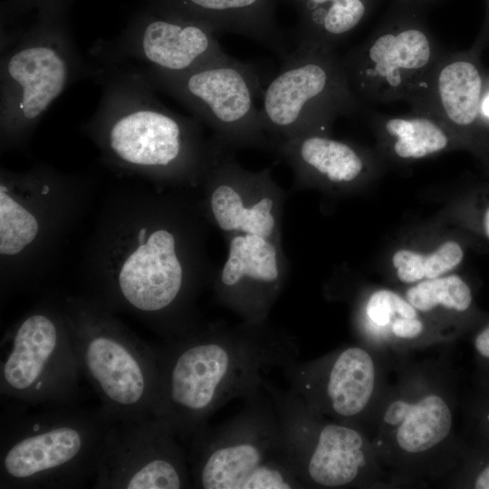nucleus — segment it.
<instances>
[{
    "label": "nucleus",
    "instance_id": "6",
    "mask_svg": "<svg viewBox=\"0 0 489 489\" xmlns=\"http://www.w3.org/2000/svg\"><path fill=\"white\" fill-rule=\"evenodd\" d=\"M81 373L116 421L153 417L158 385L154 346L88 297L61 302Z\"/></svg>",
    "mask_w": 489,
    "mask_h": 489
},
{
    "label": "nucleus",
    "instance_id": "18",
    "mask_svg": "<svg viewBox=\"0 0 489 489\" xmlns=\"http://www.w3.org/2000/svg\"><path fill=\"white\" fill-rule=\"evenodd\" d=\"M271 151L294 175L293 188H344L360 180L369 168L363 150L329 133H309L272 142Z\"/></svg>",
    "mask_w": 489,
    "mask_h": 489
},
{
    "label": "nucleus",
    "instance_id": "10",
    "mask_svg": "<svg viewBox=\"0 0 489 489\" xmlns=\"http://www.w3.org/2000/svg\"><path fill=\"white\" fill-rule=\"evenodd\" d=\"M263 92L260 110L272 142L309 133H329L333 120L357 111L342 57L334 51L299 50L285 56Z\"/></svg>",
    "mask_w": 489,
    "mask_h": 489
},
{
    "label": "nucleus",
    "instance_id": "13",
    "mask_svg": "<svg viewBox=\"0 0 489 489\" xmlns=\"http://www.w3.org/2000/svg\"><path fill=\"white\" fill-rule=\"evenodd\" d=\"M93 481L98 489L193 488L187 455L169 426L155 417L110 427Z\"/></svg>",
    "mask_w": 489,
    "mask_h": 489
},
{
    "label": "nucleus",
    "instance_id": "5",
    "mask_svg": "<svg viewBox=\"0 0 489 489\" xmlns=\"http://www.w3.org/2000/svg\"><path fill=\"white\" fill-rule=\"evenodd\" d=\"M230 419L189 439L193 488H303L270 396L263 388Z\"/></svg>",
    "mask_w": 489,
    "mask_h": 489
},
{
    "label": "nucleus",
    "instance_id": "28",
    "mask_svg": "<svg viewBox=\"0 0 489 489\" xmlns=\"http://www.w3.org/2000/svg\"><path fill=\"white\" fill-rule=\"evenodd\" d=\"M423 322L419 317H398L391 324V332L400 339H414L423 331Z\"/></svg>",
    "mask_w": 489,
    "mask_h": 489
},
{
    "label": "nucleus",
    "instance_id": "31",
    "mask_svg": "<svg viewBox=\"0 0 489 489\" xmlns=\"http://www.w3.org/2000/svg\"><path fill=\"white\" fill-rule=\"evenodd\" d=\"M438 0H398V2H401L409 5L416 6L417 8H421L423 6H426L427 5L433 4Z\"/></svg>",
    "mask_w": 489,
    "mask_h": 489
},
{
    "label": "nucleus",
    "instance_id": "25",
    "mask_svg": "<svg viewBox=\"0 0 489 489\" xmlns=\"http://www.w3.org/2000/svg\"><path fill=\"white\" fill-rule=\"evenodd\" d=\"M406 299L419 312L444 307L465 312L472 306L473 293L463 278L456 274H445L414 283L407 291Z\"/></svg>",
    "mask_w": 489,
    "mask_h": 489
},
{
    "label": "nucleus",
    "instance_id": "33",
    "mask_svg": "<svg viewBox=\"0 0 489 489\" xmlns=\"http://www.w3.org/2000/svg\"><path fill=\"white\" fill-rule=\"evenodd\" d=\"M483 228L485 235L489 239V206L485 210L483 217Z\"/></svg>",
    "mask_w": 489,
    "mask_h": 489
},
{
    "label": "nucleus",
    "instance_id": "14",
    "mask_svg": "<svg viewBox=\"0 0 489 489\" xmlns=\"http://www.w3.org/2000/svg\"><path fill=\"white\" fill-rule=\"evenodd\" d=\"M198 187L204 215L224 237L249 234L282 243L287 193L270 168L247 170L220 144Z\"/></svg>",
    "mask_w": 489,
    "mask_h": 489
},
{
    "label": "nucleus",
    "instance_id": "15",
    "mask_svg": "<svg viewBox=\"0 0 489 489\" xmlns=\"http://www.w3.org/2000/svg\"><path fill=\"white\" fill-rule=\"evenodd\" d=\"M95 55L102 65L136 62L132 67L168 72H184L230 58L212 29L177 15L148 17L100 47Z\"/></svg>",
    "mask_w": 489,
    "mask_h": 489
},
{
    "label": "nucleus",
    "instance_id": "11",
    "mask_svg": "<svg viewBox=\"0 0 489 489\" xmlns=\"http://www.w3.org/2000/svg\"><path fill=\"white\" fill-rule=\"evenodd\" d=\"M419 9L397 2L378 28L342 57L360 101H408L443 54Z\"/></svg>",
    "mask_w": 489,
    "mask_h": 489
},
{
    "label": "nucleus",
    "instance_id": "22",
    "mask_svg": "<svg viewBox=\"0 0 489 489\" xmlns=\"http://www.w3.org/2000/svg\"><path fill=\"white\" fill-rule=\"evenodd\" d=\"M191 19L216 30L240 33L271 48L283 58L285 40L268 22L262 6L264 0H182Z\"/></svg>",
    "mask_w": 489,
    "mask_h": 489
},
{
    "label": "nucleus",
    "instance_id": "19",
    "mask_svg": "<svg viewBox=\"0 0 489 489\" xmlns=\"http://www.w3.org/2000/svg\"><path fill=\"white\" fill-rule=\"evenodd\" d=\"M383 423L391 428L395 444L402 452L418 455L448 436L453 417L444 398L427 393L415 400H393L385 410Z\"/></svg>",
    "mask_w": 489,
    "mask_h": 489
},
{
    "label": "nucleus",
    "instance_id": "30",
    "mask_svg": "<svg viewBox=\"0 0 489 489\" xmlns=\"http://www.w3.org/2000/svg\"><path fill=\"white\" fill-rule=\"evenodd\" d=\"M478 411L480 428L486 439L489 440V398L481 403Z\"/></svg>",
    "mask_w": 489,
    "mask_h": 489
},
{
    "label": "nucleus",
    "instance_id": "8",
    "mask_svg": "<svg viewBox=\"0 0 489 489\" xmlns=\"http://www.w3.org/2000/svg\"><path fill=\"white\" fill-rule=\"evenodd\" d=\"M132 68L156 91L187 107L197 120L212 129L214 139L224 147L231 150L271 151V139L254 102L258 95H263V83L252 65L230 57L184 72Z\"/></svg>",
    "mask_w": 489,
    "mask_h": 489
},
{
    "label": "nucleus",
    "instance_id": "4",
    "mask_svg": "<svg viewBox=\"0 0 489 489\" xmlns=\"http://www.w3.org/2000/svg\"><path fill=\"white\" fill-rule=\"evenodd\" d=\"M0 420V489H75L94 479L104 437L116 422L101 406L10 399Z\"/></svg>",
    "mask_w": 489,
    "mask_h": 489
},
{
    "label": "nucleus",
    "instance_id": "32",
    "mask_svg": "<svg viewBox=\"0 0 489 489\" xmlns=\"http://www.w3.org/2000/svg\"><path fill=\"white\" fill-rule=\"evenodd\" d=\"M481 114L489 118V93L483 97L481 103Z\"/></svg>",
    "mask_w": 489,
    "mask_h": 489
},
{
    "label": "nucleus",
    "instance_id": "12",
    "mask_svg": "<svg viewBox=\"0 0 489 489\" xmlns=\"http://www.w3.org/2000/svg\"><path fill=\"white\" fill-rule=\"evenodd\" d=\"M264 387L303 488L347 487L362 478L369 465V447L359 430L326 421L289 388L279 389L266 380Z\"/></svg>",
    "mask_w": 489,
    "mask_h": 489
},
{
    "label": "nucleus",
    "instance_id": "7",
    "mask_svg": "<svg viewBox=\"0 0 489 489\" xmlns=\"http://www.w3.org/2000/svg\"><path fill=\"white\" fill-rule=\"evenodd\" d=\"M2 147L18 146L33 133L52 103L79 77L94 75L69 34L38 26L2 39L0 67Z\"/></svg>",
    "mask_w": 489,
    "mask_h": 489
},
{
    "label": "nucleus",
    "instance_id": "16",
    "mask_svg": "<svg viewBox=\"0 0 489 489\" xmlns=\"http://www.w3.org/2000/svg\"><path fill=\"white\" fill-rule=\"evenodd\" d=\"M224 238L226 258L210 285L216 302L245 322H266L289 274L282 243L249 234Z\"/></svg>",
    "mask_w": 489,
    "mask_h": 489
},
{
    "label": "nucleus",
    "instance_id": "2",
    "mask_svg": "<svg viewBox=\"0 0 489 489\" xmlns=\"http://www.w3.org/2000/svg\"><path fill=\"white\" fill-rule=\"evenodd\" d=\"M154 349L158 385L153 417L183 441L227 402L255 396L265 371L282 369L296 357L293 339L267 321L235 326L205 321Z\"/></svg>",
    "mask_w": 489,
    "mask_h": 489
},
{
    "label": "nucleus",
    "instance_id": "3",
    "mask_svg": "<svg viewBox=\"0 0 489 489\" xmlns=\"http://www.w3.org/2000/svg\"><path fill=\"white\" fill-rule=\"evenodd\" d=\"M98 108L83 125L110 164L156 181L198 187L220 144L206 140L198 120L166 107L130 66L105 65Z\"/></svg>",
    "mask_w": 489,
    "mask_h": 489
},
{
    "label": "nucleus",
    "instance_id": "26",
    "mask_svg": "<svg viewBox=\"0 0 489 489\" xmlns=\"http://www.w3.org/2000/svg\"><path fill=\"white\" fill-rule=\"evenodd\" d=\"M365 312L367 318L379 327L390 326L398 317H418L417 310L407 299L387 289L369 296Z\"/></svg>",
    "mask_w": 489,
    "mask_h": 489
},
{
    "label": "nucleus",
    "instance_id": "24",
    "mask_svg": "<svg viewBox=\"0 0 489 489\" xmlns=\"http://www.w3.org/2000/svg\"><path fill=\"white\" fill-rule=\"evenodd\" d=\"M464 259L461 244L447 240L430 253L422 254L413 250L400 249L392 256V265L398 280L405 283H416L448 273Z\"/></svg>",
    "mask_w": 489,
    "mask_h": 489
},
{
    "label": "nucleus",
    "instance_id": "34",
    "mask_svg": "<svg viewBox=\"0 0 489 489\" xmlns=\"http://www.w3.org/2000/svg\"><path fill=\"white\" fill-rule=\"evenodd\" d=\"M486 2V19H485V24H484V33H489V0H485Z\"/></svg>",
    "mask_w": 489,
    "mask_h": 489
},
{
    "label": "nucleus",
    "instance_id": "21",
    "mask_svg": "<svg viewBox=\"0 0 489 489\" xmlns=\"http://www.w3.org/2000/svg\"><path fill=\"white\" fill-rule=\"evenodd\" d=\"M377 0H304L299 50L334 51L369 15Z\"/></svg>",
    "mask_w": 489,
    "mask_h": 489
},
{
    "label": "nucleus",
    "instance_id": "1",
    "mask_svg": "<svg viewBox=\"0 0 489 489\" xmlns=\"http://www.w3.org/2000/svg\"><path fill=\"white\" fill-rule=\"evenodd\" d=\"M209 225L199 201L152 197L142 217L116 235L109 268L96 274L88 298L137 316L164 339L199 327L196 301L216 271L206 249Z\"/></svg>",
    "mask_w": 489,
    "mask_h": 489
},
{
    "label": "nucleus",
    "instance_id": "27",
    "mask_svg": "<svg viewBox=\"0 0 489 489\" xmlns=\"http://www.w3.org/2000/svg\"><path fill=\"white\" fill-rule=\"evenodd\" d=\"M466 484L471 488L489 489V446L474 455L469 463Z\"/></svg>",
    "mask_w": 489,
    "mask_h": 489
},
{
    "label": "nucleus",
    "instance_id": "23",
    "mask_svg": "<svg viewBox=\"0 0 489 489\" xmlns=\"http://www.w3.org/2000/svg\"><path fill=\"white\" fill-rule=\"evenodd\" d=\"M374 122L388 151L403 160L420 159L447 149L454 134L438 120L414 111L405 116H376Z\"/></svg>",
    "mask_w": 489,
    "mask_h": 489
},
{
    "label": "nucleus",
    "instance_id": "29",
    "mask_svg": "<svg viewBox=\"0 0 489 489\" xmlns=\"http://www.w3.org/2000/svg\"><path fill=\"white\" fill-rule=\"evenodd\" d=\"M474 347L482 364L489 367V325L477 333L474 340Z\"/></svg>",
    "mask_w": 489,
    "mask_h": 489
},
{
    "label": "nucleus",
    "instance_id": "17",
    "mask_svg": "<svg viewBox=\"0 0 489 489\" xmlns=\"http://www.w3.org/2000/svg\"><path fill=\"white\" fill-rule=\"evenodd\" d=\"M282 370L289 389L310 408L347 425L366 409L374 393V360L357 346L313 362L292 360Z\"/></svg>",
    "mask_w": 489,
    "mask_h": 489
},
{
    "label": "nucleus",
    "instance_id": "9",
    "mask_svg": "<svg viewBox=\"0 0 489 489\" xmlns=\"http://www.w3.org/2000/svg\"><path fill=\"white\" fill-rule=\"evenodd\" d=\"M1 397L30 407L76 404L81 370L60 304L25 313L1 344Z\"/></svg>",
    "mask_w": 489,
    "mask_h": 489
},
{
    "label": "nucleus",
    "instance_id": "20",
    "mask_svg": "<svg viewBox=\"0 0 489 489\" xmlns=\"http://www.w3.org/2000/svg\"><path fill=\"white\" fill-rule=\"evenodd\" d=\"M21 174L4 171L0 184V254L15 259L40 241L44 212L34 196L25 194Z\"/></svg>",
    "mask_w": 489,
    "mask_h": 489
}]
</instances>
